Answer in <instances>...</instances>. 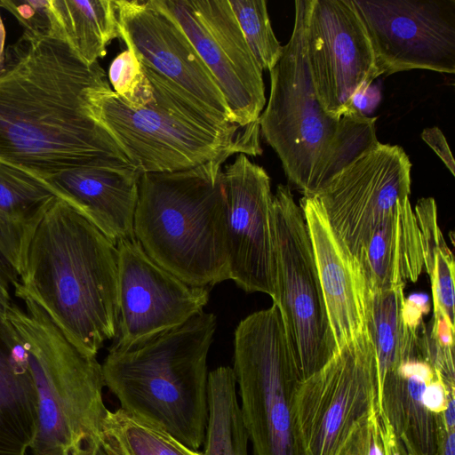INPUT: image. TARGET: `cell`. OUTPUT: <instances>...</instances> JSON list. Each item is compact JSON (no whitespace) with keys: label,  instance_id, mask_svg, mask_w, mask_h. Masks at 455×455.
Returning <instances> with one entry per match:
<instances>
[{"label":"cell","instance_id":"cell-1","mask_svg":"<svg viewBox=\"0 0 455 455\" xmlns=\"http://www.w3.org/2000/svg\"><path fill=\"white\" fill-rule=\"evenodd\" d=\"M63 40L24 30L0 74V163L38 180L80 167H133L94 111L107 83ZM136 169V168H135Z\"/></svg>","mask_w":455,"mask_h":455},{"label":"cell","instance_id":"cell-2","mask_svg":"<svg viewBox=\"0 0 455 455\" xmlns=\"http://www.w3.org/2000/svg\"><path fill=\"white\" fill-rule=\"evenodd\" d=\"M117 249L56 197L32 239L15 296L38 304L84 354L96 357L117 331Z\"/></svg>","mask_w":455,"mask_h":455},{"label":"cell","instance_id":"cell-3","mask_svg":"<svg viewBox=\"0 0 455 455\" xmlns=\"http://www.w3.org/2000/svg\"><path fill=\"white\" fill-rule=\"evenodd\" d=\"M310 0L295 1L291 36L269 70L270 95L259 117V131L279 156L284 172L311 196L361 155L380 142L377 117L347 113L340 119L322 108L310 76L305 29Z\"/></svg>","mask_w":455,"mask_h":455},{"label":"cell","instance_id":"cell-4","mask_svg":"<svg viewBox=\"0 0 455 455\" xmlns=\"http://www.w3.org/2000/svg\"><path fill=\"white\" fill-rule=\"evenodd\" d=\"M217 328L199 312L183 324L124 348H109L101 364L105 387L120 408L193 450L204 441L207 357Z\"/></svg>","mask_w":455,"mask_h":455},{"label":"cell","instance_id":"cell-5","mask_svg":"<svg viewBox=\"0 0 455 455\" xmlns=\"http://www.w3.org/2000/svg\"><path fill=\"white\" fill-rule=\"evenodd\" d=\"M141 65L151 88L144 105L128 106L108 82L93 95L96 117L140 173L190 169L227 154L261 155L259 121L246 127L230 124Z\"/></svg>","mask_w":455,"mask_h":455},{"label":"cell","instance_id":"cell-6","mask_svg":"<svg viewBox=\"0 0 455 455\" xmlns=\"http://www.w3.org/2000/svg\"><path fill=\"white\" fill-rule=\"evenodd\" d=\"M232 156L140 176L134 237L157 264L192 286L229 280L223 164Z\"/></svg>","mask_w":455,"mask_h":455},{"label":"cell","instance_id":"cell-7","mask_svg":"<svg viewBox=\"0 0 455 455\" xmlns=\"http://www.w3.org/2000/svg\"><path fill=\"white\" fill-rule=\"evenodd\" d=\"M12 303L6 318L25 349L37 393L38 420L32 455H95L108 411L96 357L81 352L29 298Z\"/></svg>","mask_w":455,"mask_h":455},{"label":"cell","instance_id":"cell-8","mask_svg":"<svg viewBox=\"0 0 455 455\" xmlns=\"http://www.w3.org/2000/svg\"><path fill=\"white\" fill-rule=\"evenodd\" d=\"M233 371L253 455H300L293 402L302 379L275 304L238 323Z\"/></svg>","mask_w":455,"mask_h":455},{"label":"cell","instance_id":"cell-9","mask_svg":"<svg viewBox=\"0 0 455 455\" xmlns=\"http://www.w3.org/2000/svg\"><path fill=\"white\" fill-rule=\"evenodd\" d=\"M276 299L302 380L336 353L313 247L299 205L288 186L273 195Z\"/></svg>","mask_w":455,"mask_h":455},{"label":"cell","instance_id":"cell-10","mask_svg":"<svg viewBox=\"0 0 455 455\" xmlns=\"http://www.w3.org/2000/svg\"><path fill=\"white\" fill-rule=\"evenodd\" d=\"M377 404L378 363L366 331L300 382L293 402L300 455H334Z\"/></svg>","mask_w":455,"mask_h":455},{"label":"cell","instance_id":"cell-11","mask_svg":"<svg viewBox=\"0 0 455 455\" xmlns=\"http://www.w3.org/2000/svg\"><path fill=\"white\" fill-rule=\"evenodd\" d=\"M379 76L455 72V0H353Z\"/></svg>","mask_w":455,"mask_h":455},{"label":"cell","instance_id":"cell-12","mask_svg":"<svg viewBox=\"0 0 455 455\" xmlns=\"http://www.w3.org/2000/svg\"><path fill=\"white\" fill-rule=\"evenodd\" d=\"M180 24L213 75L235 124L259 121L266 105L262 69L228 0H156Z\"/></svg>","mask_w":455,"mask_h":455},{"label":"cell","instance_id":"cell-13","mask_svg":"<svg viewBox=\"0 0 455 455\" xmlns=\"http://www.w3.org/2000/svg\"><path fill=\"white\" fill-rule=\"evenodd\" d=\"M411 170L403 148L379 143L311 196L355 259L380 221L409 198Z\"/></svg>","mask_w":455,"mask_h":455},{"label":"cell","instance_id":"cell-14","mask_svg":"<svg viewBox=\"0 0 455 455\" xmlns=\"http://www.w3.org/2000/svg\"><path fill=\"white\" fill-rule=\"evenodd\" d=\"M305 46L316 97L328 116L340 119L353 94L379 76L353 0H310Z\"/></svg>","mask_w":455,"mask_h":455},{"label":"cell","instance_id":"cell-15","mask_svg":"<svg viewBox=\"0 0 455 455\" xmlns=\"http://www.w3.org/2000/svg\"><path fill=\"white\" fill-rule=\"evenodd\" d=\"M117 249V331L110 348H124L178 327L203 311L208 287L192 286L161 267L135 237Z\"/></svg>","mask_w":455,"mask_h":455},{"label":"cell","instance_id":"cell-16","mask_svg":"<svg viewBox=\"0 0 455 455\" xmlns=\"http://www.w3.org/2000/svg\"><path fill=\"white\" fill-rule=\"evenodd\" d=\"M229 280L243 291L276 299L270 178L247 155L224 166Z\"/></svg>","mask_w":455,"mask_h":455},{"label":"cell","instance_id":"cell-17","mask_svg":"<svg viewBox=\"0 0 455 455\" xmlns=\"http://www.w3.org/2000/svg\"><path fill=\"white\" fill-rule=\"evenodd\" d=\"M114 3L121 39L143 65L236 124L213 75L177 20L156 0Z\"/></svg>","mask_w":455,"mask_h":455},{"label":"cell","instance_id":"cell-18","mask_svg":"<svg viewBox=\"0 0 455 455\" xmlns=\"http://www.w3.org/2000/svg\"><path fill=\"white\" fill-rule=\"evenodd\" d=\"M299 207L308 229L338 351L367 331V284L359 263L336 235L317 201L302 196Z\"/></svg>","mask_w":455,"mask_h":455},{"label":"cell","instance_id":"cell-19","mask_svg":"<svg viewBox=\"0 0 455 455\" xmlns=\"http://www.w3.org/2000/svg\"><path fill=\"white\" fill-rule=\"evenodd\" d=\"M453 392H446L438 373L419 354L386 374L379 387V411L411 455H435L437 417Z\"/></svg>","mask_w":455,"mask_h":455},{"label":"cell","instance_id":"cell-20","mask_svg":"<svg viewBox=\"0 0 455 455\" xmlns=\"http://www.w3.org/2000/svg\"><path fill=\"white\" fill-rule=\"evenodd\" d=\"M140 176L133 167H80L40 180L116 245L134 237Z\"/></svg>","mask_w":455,"mask_h":455},{"label":"cell","instance_id":"cell-21","mask_svg":"<svg viewBox=\"0 0 455 455\" xmlns=\"http://www.w3.org/2000/svg\"><path fill=\"white\" fill-rule=\"evenodd\" d=\"M356 260L371 289L405 286L418 280L424 268L423 245L409 198L380 221Z\"/></svg>","mask_w":455,"mask_h":455},{"label":"cell","instance_id":"cell-22","mask_svg":"<svg viewBox=\"0 0 455 455\" xmlns=\"http://www.w3.org/2000/svg\"><path fill=\"white\" fill-rule=\"evenodd\" d=\"M34 379L20 337L0 318V455H26L37 429Z\"/></svg>","mask_w":455,"mask_h":455},{"label":"cell","instance_id":"cell-23","mask_svg":"<svg viewBox=\"0 0 455 455\" xmlns=\"http://www.w3.org/2000/svg\"><path fill=\"white\" fill-rule=\"evenodd\" d=\"M56 197L37 178L0 163V257L17 282L36 231Z\"/></svg>","mask_w":455,"mask_h":455},{"label":"cell","instance_id":"cell-24","mask_svg":"<svg viewBox=\"0 0 455 455\" xmlns=\"http://www.w3.org/2000/svg\"><path fill=\"white\" fill-rule=\"evenodd\" d=\"M47 12L50 36L65 41L88 64L121 38L114 0H47Z\"/></svg>","mask_w":455,"mask_h":455},{"label":"cell","instance_id":"cell-25","mask_svg":"<svg viewBox=\"0 0 455 455\" xmlns=\"http://www.w3.org/2000/svg\"><path fill=\"white\" fill-rule=\"evenodd\" d=\"M404 286L371 289L367 286L366 331L373 345L379 387L386 374L405 360L421 354L419 329L411 328L403 313Z\"/></svg>","mask_w":455,"mask_h":455},{"label":"cell","instance_id":"cell-26","mask_svg":"<svg viewBox=\"0 0 455 455\" xmlns=\"http://www.w3.org/2000/svg\"><path fill=\"white\" fill-rule=\"evenodd\" d=\"M208 416L203 455H248V435L236 395L233 368L208 374Z\"/></svg>","mask_w":455,"mask_h":455},{"label":"cell","instance_id":"cell-27","mask_svg":"<svg viewBox=\"0 0 455 455\" xmlns=\"http://www.w3.org/2000/svg\"><path fill=\"white\" fill-rule=\"evenodd\" d=\"M414 213L421 235L424 267L430 278L433 318L444 317L454 326V257L438 225L435 199L423 197L418 200Z\"/></svg>","mask_w":455,"mask_h":455},{"label":"cell","instance_id":"cell-28","mask_svg":"<svg viewBox=\"0 0 455 455\" xmlns=\"http://www.w3.org/2000/svg\"><path fill=\"white\" fill-rule=\"evenodd\" d=\"M101 440L117 455H203L162 428L121 408L108 411L103 421Z\"/></svg>","mask_w":455,"mask_h":455},{"label":"cell","instance_id":"cell-29","mask_svg":"<svg viewBox=\"0 0 455 455\" xmlns=\"http://www.w3.org/2000/svg\"><path fill=\"white\" fill-rule=\"evenodd\" d=\"M247 44L258 65L271 70L283 46L273 31L264 0H228Z\"/></svg>","mask_w":455,"mask_h":455},{"label":"cell","instance_id":"cell-30","mask_svg":"<svg viewBox=\"0 0 455 455\" xmlns=\"http://www.w3.org/2000/svg\"><path fill=\"white\" fill-rule=\"evenodd\" d=\"M108 79L113 92L128 106L144 105L151 93L142 65L130 49L119 53L110 63Z\"/></svg>","mask_w":455,"mask_h":455},{"label":"cell","instance_id":"cell-31","mask_svg":"<svg viewBox=\"0 0 455 455\" xmlns=\"http://www.w3.org/2000/svg\"><path fill=\"white\" fill-rule=\"evenodd\" d=\"M334 455H387L379 404L354 427Z\"/></svg>","mask_w":455,"mask_h":455},{"label":"cell","instance_id":"cell-32","mask_svg":"<svg viewBox=\"0 0 455 455\" xmlns=\"http://www.w3.org/2000/svg\"><path fill=\"white\" fill-rule=\"evenodd\" d=\"M0 6L12 12L24 30L50 36L47 0H0Z\"/></svg>","mask_w":455,"mask_h":455},{"label":"cell","instance_id":"cell-33","mask_svg":"<svg viewBox=\"0 0 455 455\" xmlns=\"http://www.w3.org/2000/svg\"><path fill=\"white\" fill-rule=\"evenodd\" d=\"M381 93L377 84H371L359 88L352 96L348 113L370 117L379 105Z\"/></svg>","mask_w":455,"mask_h":455},{"label":"cell","instance_id":"cell-34","mask_svg":"<svg viewBox=\"0 0 455 455\" xmlns=\"http://www.w3.org/2000/svg\"><path fill=\"white\" fill-rule=\"evenodd\" d=\"M421 138L436 153L454 176V158L443 132L436 126L425 128L421 132Z\"/></svg>","mask_w":455,"mask_h":455},{"label":"cell","instance_id":"cell-35","mask_svg":"<svg viewBox=\"0 0 455 455\" xmlns=\"http://www.w3.org/2000/svg\"><path fill=\"white\" fill-rule=\"evenodd\" d=\"M17 283L0 257V318H6L8 309L12 303L10 295V284L14 286Z\"/></svg>","mask_w":455,"mask_h":455},{"label":"cell","instance_id":"cell-36","mask_svg":"<svg viewBox=\"0 0 455 455\" xmlns=\"http://www.w3.org/2000/svg\"><path fill=\"white\" fill-rule=\"evenodd\" d=\"M380 414V413H379ZM382 427H383V439L385 443L387 455H411L406 450L403 443L395 434L393 428L387 420L380 415Z\"/></svg>","mask_w":455,"mask_h":455},{"label":"cell","instance_id":"cell-37","mask_svg":"<svg viewBox=\"0 0 455 455\" xmlns=\"http://www.w3.org/2000/svg\"><path fill=\"white\" fill-rule=\"evenodd\" d=\"M440 414L437 417L438 436L435 455H455V430L445 429Z\"/></svg>","mask_w":455,"mask_h":455},{"label":"cell","instance_id":"cell-38","mask_svg":"<svg viewBox=\"0 0 455 455\" xmlns=\"http://www.w3.org/2000/svg\"><path fill=\"white\" fill-rule=\"evenodd\" d=\"M5 28L0 16V74L4 68L5 62Z\"/></svg>","mask_w":455,"mask_h":455},{"label":"cell","instance_id":"cell-39","mask_svg":"<svg viewBox=\"0 0 455 455\" xmlns=\"http://www.w3.org/2000/svg\"><path fill=\"white\" fill-rule=\"evenodd\" d=\"M95 455H117L101 443V446Z\"/></svg>","mask_w":455,"mask_h":455}]
</instances>
